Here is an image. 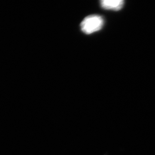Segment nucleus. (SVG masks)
<instances>
[{
  "label": "nucleus",
  "instance_id": "f257e3e1",
  "mask_svg": "<svg viewBox=\"0 0 155 155\" xmlns=\"http://www.w3.org/2000/svg\"><path fill=\"white\" fill-rule=\"evenodd\" d=\"M104 18L100 15L88 16L81 23V29L85 34L89 35L101 30L104 26Z\"/></svg>",
  "mask_w": 155,
  "mask_h": 155
},
{
  "label": "nucleus",
  "instance_id": "f03ea898",
  "mask_svg": "<svg viewBox=\"0 0 155 155\" xmlns=\"http://www.w3.org/2000/svg\"><path fill=\"white\" fill-rule=\"evenodd\" d=\"M100 3L103 9L116 11L120 10L124 4L123 0H103Z\"/></svg>",
  "mask_w": 155,
  "mask_h": 155
}]
</instances>
